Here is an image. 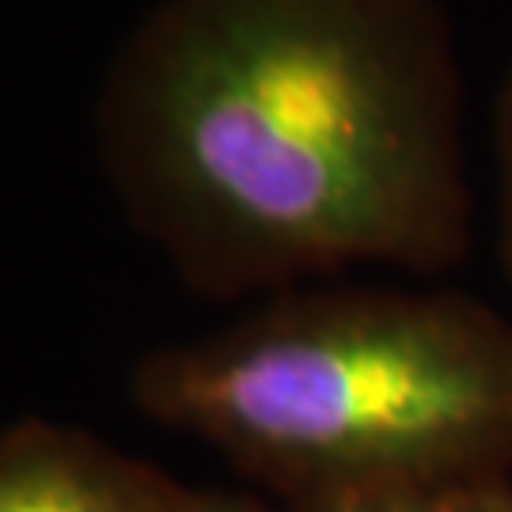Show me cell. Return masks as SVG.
I'll use <instances>...</instances> for the list:
<instances>
[{"mask_svg": "<svg viewBox=\"0 0 512 512\" xmlns=\"http://www.w3.org/2000/svg\"><path fill=\"white\" fill-rule=\"evenodd\" d=\"M103 122L205 285L437 277L471 251L463 65L440 0H164L110 69Z\"/></svg>", "mask_w": 512, "mask_h": 512, "instance_id": "cell-1", "label": "cell"}, {"mask_svg": "<svg viewBox=\"0 0 512 512\" xmlns=\"http://www.w3.org/2000/svg\"><path fill=\"white\" fill-rule=\"evenodd\" d=\"M145 399L304 497L456 494L512 478V319L463 289L319 293L160 357Z\"/></svg>", "mask_w": 512, "mask_h": 512, "instance_id": "cell-2", "label": "cell"}, {"mask_svg": "<svg viewBox=\"0 0 512 512\" xmlns=\"http://www.w3.org/2000/svg\"><path fill=\"white\" fill-rule=\"evenodd\" d=\"M0 512H194V505L92 459L23 452L0 463Z\"/></svg>", "mask_w": 512, "mask_h": 512, "instance_id": "cell-3", "label": "cell"}, {"mask_svg": "<svg viewBox=\"0 0 512 512\" xmlns=\"http://www.w3.org/2000/svg\"><path fill=\"white\" fill-rule=\"evenodd\" d=\"M494 160H497V262L512 289V65L494 99Z\"/></svg>", "mask_w": 512, "mask_h": 512, "instance_id": "cell-4", "label": "cell"}, {"mask_svg": "<svg viewBox=\"0 0 512 512\" xmlns=\"http://www.w3.org/2000/svg\"><path fill=\"white\" fill-rule=\"evenodd\" d=\"M444 497L406 486H353L304 497V512H444Z\"/></svg>", "mask_w": 512, "mask_h": 512, "instance_id": "cell-5", "label": "cell"}, {"mask_svg": "<svg viewBox=\"0 0 512 512\" xmlns=\"http://www.w3.org/2000/svg\"><path fill=\"white\" fill-rule=\"evenodd\" d=\"M444 512H512V482L456 490L444 497Z\"/></svg>", "mask_w": 512, "mask_h": 512, "instance_id": "cell-6", "label": "cell"}, {"mask_svg": "<svg viewBox=\"0 0 512 512\" xmlns=\"http://www.w3.org/2000/svg\"><path fill=\"white\" fill-rule=\"evenodd\" d=\"M194 512H262V509H247V505H194Z\"/></svg>", "mask_w": 512, "mask_h": 512, "instance_id": "cell-7", "label": "cell"}]
</instances>
